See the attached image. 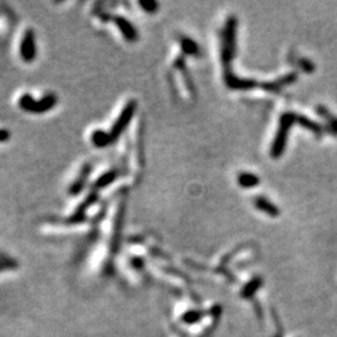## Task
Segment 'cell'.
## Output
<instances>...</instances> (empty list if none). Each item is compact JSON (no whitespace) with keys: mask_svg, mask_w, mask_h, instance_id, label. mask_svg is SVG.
I'll use <instances>...</instances> for the list:
<instances>
[{"mask_svg":"<svg viewBox=\"0 0 337 337\" xmlns=\"http://www.w3.org/2000/svg\"><path fill=\"white\" fill-rule=\"evenodd\" d=\"M57 104V96L55 94L49 93L47 95L43 96L42 99L37 100L34 99L33 95L25 93L19 98L18 105L23 112H30V114H45V112H50L53 108L56 107Z\"/></svg>","mask_w":337,"mask_h":337,"instance_id":"cell-1","label":"cell"},{"mask_svg":"<svg viewBox=\"0 0 337 337\" xmlns=\"http://www.w3.org/2000/svg\"><path fill=\"white\" fill-rule=\"evenodd\" d=\"M293 124H295V114L293 112H286V114L281 116L279 131L276 134L273 146H271V155H273V158H279V156L282 155L286 143H287L288 132H290L291 126Z\"/></svg>","mask_w":337,"mask_h":337,"instance_id":"cell-2","label":"cell"},{"mask_svg":"<svg viewBox=\"0 0 337 337\" xmlns=\"http://www.w3.org/2000/svg\"><path fill=\"white\" fill-rule=\"evenodd\" d=\"M20 57L24 62L30 64L37 59L38 47H37V34L33 29H26L21 38L20 47H19Z\"/></svg>","mask_w":337,"mask_h":337,"instance_id":"cell-3","label":"cell"},{"mask_svg":"<svg viewBox=\"0 0 337 337\" xmlns=\"http://www.w3.org/2000/svg\"><path fill=\"white\" fill-rule=\"evenodd\" d=\"M236 25H237L236 18H230L227 24H226L225 38H224L223 47V61L225 64H228L233 56V48H235L236 39Z\"/></svg>","mask_w":337,"mask_h":337,"instance_id":"cell-4","label":"cell"},{"mask_svg":"<svg viewBox=\"0 0 337 337\" xmlns=\"http://www.w3.org/2000/svg\"><path fill=\"white\" fill-rule=\"evenodd\" d=\"M135 108H136V103H134V101H130L129 104L124 108L122 112L120 114L119 119L116 120V122H115L114 126H112V132H110V138H112V141L116 140L120 136V134L125 130V127L129 125L130 120H131L132 115H134L135 112Z\"/></svg>","mask_w":337,"mask_h":337,"instance_id":"cell-5","label":"cell"},{"mask_svg":"<svg viewBox=\"0 0 337 337\" xmlns=\"http://www.w3.org/2000/svg\"><path fill=\"white\" fill-rule=\"evenodd\" d=\"M90 171H91V166L90 165L84 166L78 179H76L75 181H74L73 184L70 185V187H69V194L73 195V196H75V195H79L81 191H83V189H84V186H85L86 180H88V176H89V174H90Z\"/></svg>","mask_w":337,"mask_h":337,"instance_id":"cell-6","label":"cell"},{"mask_svg":"<svg viewBox=\"0 0 337 337\" xmlns=\"http://www.w3.org/2000/svg\"><path fill=\"white\" fill-rule=\"evenodd\" d=\"M115 23L119 26L122 35H124L129 42H135V40L138 39V33H136V30L134 29V26L127 21V19L117 16V18H115Z\"/></svg>","mask_w":337,"mask_h":337,"instance_id":"cell-7","label":"cell"},{"mask_svg":"<svg viewBox=\"0 0 337 337\" xmlns=\"http://www.w3.org/2000/svg\"><path fill=\"white\" fill-rule=\"evenodd\" d=\"M254 204L260 211H262V213L267 214L270 216H279V214H280V210H279L278 206L274 205L273 202L270 201V200L265 199V197H256Z\"/></svg>","mask_w":337,"mask_h":337,"instance_id":"cell-8","label":"cell"},{"mask_svg":"<svg viewBox=\"0 0 337 337\" xmlns=\"http://www.w3.org/2000/svg\"><path fill=\"white\" fill-rule=\"evenodd\" d=\"M225 81L230 88L232 89H249L252 86L256 85V83L252 80H244V79L236 78L235 75H232L231 73H226L225 75Z\"/></svg>","mask_w":337,"mask_h":337,"instance_id":"cell-9","label":"cell"},{"mask_svg":"<svg viewBox=\"0 0 337 337\" xmlns=\"http://www.w3.org/2000/svg\"><path fill=\"white\" fill-rule=\"evenodd\" d=\"M295 122L300 124L301 126L306 127L307 130H310L311 132H314V134L317 135V136H320V135L324 132V129H322L321 125L317 124V122H315V121H312V120H310L309 117H305V116H301V115L295 114Z\"/></svg>","mask_w":337,"mask_h":337,"instance_id":"cell-10","label":"cell"},{"mask_svg":"<svg viewBox=\"0 0 337 337\" xmlns=\"http://www.w3.org/2000/svg\"><path fill=\"white\" fill-rule=\"evenodd\" d=\"M91 143L96 146V148H104L108 146L110 143H112L110 134H107L103 130H95L91 134Z\"/></svg>","mask_w":337,"mask_h":337,"instance_id":"cell-11","label":"cell"},{"mask_svg":"<svg viewBox=\"0 0 337 337\" xmlns=\"http://www.w3.org/2000/svg\"><path fill=\"white\" fill-rule=\"evenodd\" d=\"M317 112H319V115H321L324 119L327 120V129H329V131L331 132V134L337 135V117L334 116V115L329 112V109H326V108L324 107L317 108Z\"/></svg>","mask_w":337,"mask_h":337,"instance_id":"cell-12","label":"cell"},{"mask_svg":"<svg viewBox=\"0 0 337 337\" xmlns=\"http://www.w3.org/2000/svg\"><path fill=\"white\" fill-rule=\"evenodd\" d=\"M239 184L241 187L250 189V187L257 186L260 184V179L259 176L250 174V172H242V174L239 175Z\"/></svg>","mask_w":337,"mask_h":337,"instance_id":"cell-13","label":"cell"},{"mask_svg":"<svg viewBox=\"0 0 337 337\" xmlns=\"http://www.w3.org/2000/svg\"><path fill=\"white\" fill-rule=\"evenodd\" d=\"M115 177H116V172L115 171L107 172V174H104L103 176H100L98 180H96L94 187H95V189H101V187L108 186V185H110L112 181H114Z\"/></svg>","mask_w":337,"mask_h":337,"instance_id":"cell-14","label":"cell"},{"mask_svg":"<svg viewBox=\"0 0 337 337\" xmlns=\"http://www.w3.org/2000/svg\"><path fill=\"white\" fill-rule=\"evenodd\" d=\"M181 47H182V50H184L186 54L195 55L199 53V47H197V44L195 42H192L191 39H189V38H182Z\"/></svg>","mask_w":337,"mask_h":337,"instance_id":"cell-15","label":"cell"},{"mask_svg":"<svg viewBox=\"0 0 337 337\" xmlns=\"http://www.w3.org/2000/svg\"><path fill=\"white\" fill-rule=\"evenodd\" d=\"M19 262L15 259H11V257H5V259L0 260V273H4V271H10V270L18 269Z\"/></svg>","mask_w":337,"mask_h":337,"instance_id":"cell-16","label":"cell"},{"mask_svg":"<svg viewBox=\"0 0 337 337\" xmlns=\"http://www.w3.org/2000/svg\"><path fill=\"white\" fill-rule=\"evenodd\" d=\"M141 6H143V9L145 11H148V13H156L158 11V8H159V4L156 3V1H150V0H145V1H140Z\"/></svg>","mask_w":337,"mask_h":337,"instance_id":"cell-17","label":"cell"},{"mask_svg":"<svg viewBox=\"0 0 337 337\" xmlns=\"http://www.w3.org/2000/svg\"><path fill=\"white\" fill-rule=\"evenodd\" d=\"M261 285V281H260V279H256V280L251 281V282L249 283V285L246 286V290H245L244 292V296H250L251 295L254 291H256V288L259 287V286Z\"/></svg>","mask_w":337,"mask_h":337,"instance_id":"cell-18","label":"cell"},{"mask_svg":"<svg viewBox=\"0 0 337 337\" xmlns=\"http://www.w3.org/2000/svg\"><path fill=\"white\" fill-rule=\"evenodd\" d=\"M11 134L8 129H0V143H6L10 139Z\"/></svg>","mask_w":337,"mask_h":337,"instance_id":"cell-19","label":"cell"},{"mask_svg":"<svg viewBox=\"0 0 337 337\" xmlns=\"http://www.w3.org/2000/svg\"><path fill=\"white\" fill-rule=\"evenodd\" d=\"M5 257H8V256H6V255H5V254H1V252H0V260H3V259H5Z\"/></svg>","mask_w":337,"mask_h":337,"instance_id":"cell-20","label":"cell"}]
</instances>
